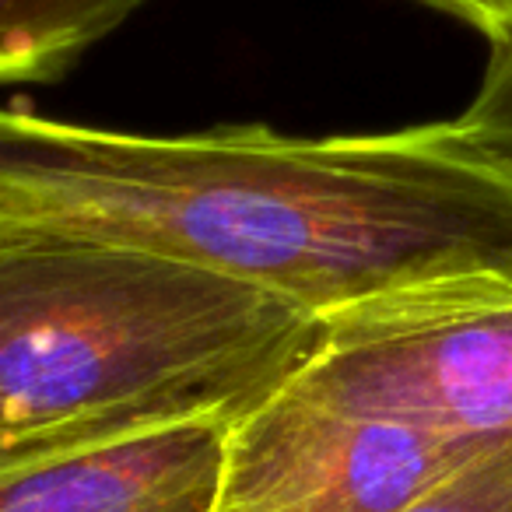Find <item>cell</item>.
Masks as SVG:
<instances>
[{"label":"cell","instance_id":"cell-1","mask_svg":"<svg viewBox=\"0 0 512 512\" xmlns=\"http://www.w3.org/2000/svg\"><path fill=\"white\" fill-rule=\"evenodd\" d=\"M0 235L155 249L337 320L512 274V158L463 116L330 137L130 134L11 102Z\"/></svg>","mask_w":512,"mask_h":512},{"label":"cell","instance_id":"cell-2","mask_svg":"<svg viewBox=\"0 0 512 512\" xmlns=\"http://www.w3.org/2000/svg\"><path fill=\"white\" fill-rule=\"evenodd\" d=\"M323 334L309 309L179 256L0 235V467L239 428L302 376Z\"/></svg>","mask_w":512,"mask_h":512},{"label":"cell","instance_id":"cell-3","mask_svg":"<svg viewBox=\"0 0 512 512\" xmlns=\"http://www.w3.org/2000/svg\"><path fill=\"white\" fill-rule=\"evenodd\" d=\"M295 386L463 446L512 439V274L327 320Z\"/></svg>","mask_w":512,"mask_h":512},{"label":"cell","instance_id":"cell-4","mask_svg":"<svg viewBox=\"0 0 512 512\" xmlns=\"http://www.w3.org/2000/svg\"><path fill=\"white\" fill-rule=\"evenodd\" d=\"M481 449L292 383L232 428L214 512H397Z\"/></svg>","mask_w":512,"mask_h":512},{"label":"cell","instance_id":"cell-5","mask_svg":"<svg viewBox=\"0 0 512 512\" xmlns=\"http://www.w3.org/2000/svg\"><path fill=\"white\" fill-rule=\"evenodd\" d=\"M232 428L190 425L0 467V512H214Z\"/></svg>","mask_w":512,"mask_h":512},{"label":"cell","instance_id":"cell-6","mask_svg":"<svg viewBox=\"0 0 512 512\" xmlns=\"http://www.w3.org/2000/svg\"><path fill=\"white\" fill-rule=\"evenodd\" d=\"M144 0H0V81H57Z\"/></svg>","mask_w":512,"mask_h":512},{"label":"cell","instance_id":"cell-7","mask_svg":"<svg viewBox=\"0 0 512 512\" xmlns=\"http://www.w3.org/2000/svg\"><path fill=\"white\" fill-rule=\"evenodd\" d=\"M397 512H512V439L474 453Z\"/></svg>","mask_w":512,"mask_h":512},{"label":"cell","instance_id":"cell-8","mask_svg":"<svg viewBox=\"0 0 512 512\" xmlns=\"http://www.w3.org/2000/svg\"><path fill=\"white\" fill-rule=\"evenodd\" d=\"M460 116L484 144L512 158V36L488 46L484 78Z\"/></svg>","mask_w":512,"mask_h":512},{"label":"cell","instance_id":"cell-9","mask_svg":"<svg viewBox=\"0 0 512 512\" xmlns=\"http://www.w3.org/2000/svg\"><path fill=\"white\" fill-rule=\"evenodd\" d=\"M414 4L467 25L470 32L488 39V46L512 36V0H414Z\"/></svg>","mask_w":512,"mask_h":512}]
</instances>
